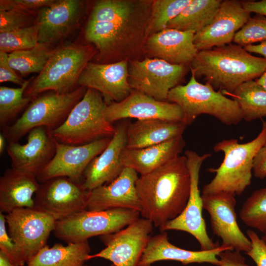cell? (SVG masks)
Here are the masks:
<instances>
[{
    "label": "cell",
    "mask_w": 266,
    "mask_h": 266,
    "mask_svg": "<svg viewBox=\"0 0 266 266\" xmlns=\"http://www.w3.org/2000/svg\"><path fill=\"white\" fill-rule=\"evenodd\" d=\"M151 0H100L93 6L85 28L86 40L99 64L140 60L144 55Z\"/></svg>",
    "instance_id": "cell-1"
},
{
    "label": "cell",
    "mask_w": 266,
    "mask_h": 266,
    "mask_svg": "<svg viewBox=\"0 0 266 266\" xmlns=\"http://www.w3.org/2000/svg\"><path fill=\"white\" fill-rule=\"evenodd\" d=\"M186 156H178L151 172L140 175L136 189L141 201L140 215L160 228L184 209L190 191Z\"/></svg>",
    "instance_id": "cell-2"
},
{
    "label": "cell",
    "mask_w": 266,
    "mask_h": 266,
    "mask_svg": "<svg viewBox=\"0 0 266 266\" xmlns=\"http://www.w3.org/2000/svg\"><path fill=\"white\" fill-rule=\"evenodd\" d=\"M189 68L196 79L202 78L215 90L231 95L240 85L264 73L266 58L231 43L199 51Z\"/></svg>",
    "instance_id": "cell-3"
},
{
    "label": "cell",
    "mask_w": 266,
    "mask_h": 266,
    "mask_svg": "<svg viewBox=\"0 0 266 266\" xmlns=\"http://www.w3.org/2000/svg\"><path fill=\"white\" fill-rule=\"evenodd\" d=\"M266 141V121H263L259 134L248 142L228 139L217 143L213 150L223 152L224 159L218 168L208 169L215 175L203 187L202 194L224 192L241 195L251 183L254 158Z\"/></svg>",
    "instance_id": "cell-4"
},
{
    "label": "cell",
    "mask_w": 266,
    "mask_h": 266,
    "mask_svg": "<svg viewBox=\"0 0 266 266\" xmlns=\"http://www.w3.org/2000/svg\"><path fill=\"white\" fill-rule=\"evenodd\" d=\"M97 53L91 44L71 43L57 48L42 71L31 81L24 97L33 100L47 91L64 94L75 90L83 69Z\"/></svg>",
    "instance_id": "cell-5"
},
{
    "label": "cell",
    "mask_w": 266,
    "mask_h": 266,
    "mask_svg": "<svg viewBox=\"0 0 266 266\" xmlns=\"http://www.w3.org/2000/svg\"><path fill=\"white\" fill-rule=\"evenodd\" d=\"M107 105L100 93L87 88L64 122L51 131L53 137L60 143L80 145L112 137L116 128L106 119Z\"/></svg>",
    "instance_id": "cell-6"
},
{
    "label": "cell",
    "mask_w": 266,
    "mask_h": 266,
    "mask_svg": "<svg viewBox=\"0 0 266 266\" xmlns=\"http://www.w3.org/2000/svg\"><path fill=\"white\" fill-rule=\"evenodd\" d=\"M167 100L181 107L183 123L186 126L202 114L214 117L227 126L236 125L243 120L235 100L227 98L207 83H200L193 73L186 85H178L169 92Z\"/></svg>",
    "instance_id": "cell-7"
},
{
    "label": "cell",
    "mask_w": 266,
    "mask_h": 266,
    "mask_svg": "<svg viewBox=\"0 0 266 266\" xmlns=\"http://www.w3.org/2000/svg\"><path fill=\"white\" fill-rule=\"evenodd\" d=\"M87 88L79 86L67 93L52 92L34 99L12 125L2 128L8 143L19 140L34 128L45 127L52 131L66 120L73 107L82 99Z\"/></svg>",
    "instance_id": "cell-8"
},
{
    "label": "cell",
    "mask_w": 266,
    "mask_h": 266,
    "mask_svg": "<svg viewBox=\"0 0 266 266\" xmlns=\"http://www.w3.org/2000/svg\"><path fill=\"white\" fill-rule=\"evenodd\" d=\"M140 215L137 210L123 208L85 210L57 220L53 232L67 244L81 242L93 236L116 233L138 219Z\"/></svg>",
    "instance_id": "cell-9"
},
{
    "label": "cell",
    "mask_w": 266,
    "mask_h": 266,
    "mask_svg": "<svg viewBox=\"0 0 266 266\" xmlns=\"http://www.w3.org/2000/svg\"><path fill=\"white\" fill-rule=\"evenodd\" d=\"M190 175V191L188 200L182 212L175 218L160 228L162 232L167 230L183 231L191 234L199 242L200 250L208 251L219 247L218 242H214L207 234L202 217L203 203L199 188L200 171L203 163L211 156L210 153L200 155L187 150L185 152Z\"/></svg>",
    "instance_id": "cell-10"
},
{
    "label": "cell",
    "mask_w": 266,
    "mask_h": 266,
    "mask_svg": "<svg viewBox=\"0 0 266 266\" xmlns=\"http://www.w3.org/2000/svg\"><path fill=\"white\" fill-rule=\"evenodd\" d=\"M189 68L145 57L129 62V83L132 89L164 101L169 92L184 81Z\"/></svg>",
    "instance_id": "cell-11"
},
{
    "label": "cell",
    "mask_w": 266,
    "mask_h": 266,
    "mask_svg": "<svg viewBox=\"0 0 266 266\" xmlns=\"http://www.w3.org/2000/svg\"><path fill=\"white\" fill-rule=\"evenodd\" d=\"M8 233L27 264L46 245L56 220L35 207L21 208L5 215Z\"/></svg>",
    "instance_id": "cell-12"
},
{
    "label": "cell",
    "mask_w": 266,
    "mask_h": 266,
    "mask_svg": "<svg viewBox=\"0 0 266 266\" xmlns=\"http://www.w3.org/2000/svg\"><path fill=\"white\" fill-rule=\"evenodd\" d=\"M89 191L81 182L64 176L40 183L34 197V207L58 220L87 209Z\"/></svg>",
    "instance_id": "cell-13"
},
{
    "label": "cell",
    "mask_w": 266,
    "mask_h": 266,
    "mask_svg": "<svg viewBox=\"0 0 266 266\" xmlns=\"http://www.w3.org/2000/svg\"><path fill=\"white\" fill-rule=\"evenodd\" d=\"M153 223L142 218L114 233L100 236L106 247L88 260L101 258L111 261L115 266H137L150 238Z\"/></svg>",
    "instance_id": "cell-14"
},
{
    "label": "cell",
    "mask_w": 266,
    "mask_h": 266,
    "mask_svg": "<svg viewBox=\"0 0 266 266\" xmlns=\"http://www.w3.org/2000/svg\"><path fill=\"white\" fill-rule=\"evenodd\" d=\"M235 196L224 192L202 194L203 208L209 213L213 233L221 238L222 245L246 253L251 248V242L238 225Z\"/></svg>",
    "instance_id": "cell-15"
},
{
    "label": "cell",
    "mask_w": 266,
    "mask_h": 266,
    "mask_svg": "<svg viewBox=\"0 0 266 266\" xmlns=\"http://www.w3.org/2000/svg\"><path fill=\"white\" fill-rule=\"evenodd\" d=\"M111 138H103L80 145L56 142V152L51 161L36 176L39 183L64 176L81 182L89 164L107 147Z\"/></svg>",
    "instance_id": "cell-16"
},
{
    "label": "cell",
    "mask_w": 266,
    "mask_h": 266,
    "mask_svg": "<svg viewBox=\"0 0 266 266\" xmlns=\"http://www.w3.org/2000/svg\"><path fill=\"white\" fill-rule=\"evenodd\" d=\"M250 17L242 1L222 0L211 22L195 34L196 48L200 51L231 44L235 33Z\"/></svg>",
    "instance_id": "cell-17"
},
{
    "label": "cell",
    "mask_w": 266,
    "mask_h": 266,
    "mask_svg": "<svg viewBox=\"0 0 266 266\" xmlns=\"http://www.w3.org/2000/svg\"><path fill=\"white\" fill-rule=\"evenodd\" d=\"M105 116L111 123L128 118L182 122L184 121L183 112L176 103L158 100L133 89L122 101L113 102L107 105Z\"/></svg>",
    "instance_id": "cell-18"
},
{
    "label": "cell",
    "mask_w": 266,
    "mask_h": 266,
    "mask_svg": "<svg viewBox=\"0 0 266 266\" xmlns=\"http://www.w3.org/2000/svg\"><path fill=\"white\" fill-rule=\"evenodd\" d=\"M85 8L82 0H58L38 10L35 22L38 43L53 45L66 38L79 26Z\"/></svg>",
    "instance_id": "cell-19"
},
{
    "label": "cell",
    "mask_w": 266,
    "mask_h": 266,
    "mask_svg": "<svg viewBox=\"0 0 266 266\" xmlns=\"http://www.w3.org/2000/svg\"><path fill=\"white\" fill-rule=\"evenodd\" d=\"M56 142L48 129H33L28 133L26 143H8L6 151L11 161V168L36 177L54 156Z\"/></svg>",
    "instance_id": "cell-20"
},
{
    "label": "cell",
    "mask_w": 266,
    "mask_h": 266,
    "mask_svg": "<svg viewBox=\"0 0 266 266\" xmlns=\"http://www.w3.org/2000/svg\"><path fill=\"white\" fill-rule=\"evenodd\" d=\"M128 68L127 60L110 64L90 62L81 74L78 85L98 91L107 105L120 102L132 90L128 80Z\"/></svg>",
    "instance_id": "cell-21"
},
{
    "label": "cell",
    "mask_w": 266,
    "mask_h": 266,
    "mask_svg": "<svg viewBox=\"0 0 266 266\" xmlns=\"http://www.w3.org/2000/svg\"><path fill=\"white\" fill-rule=\"evenodd\" d=\"M138 177L134 169L125 167L111 182L89 192L87 210L101 211L123 208L140 213L142 205L136 189Z\"/></svg>",
    "instance_id": "cell-22"
},
{
    "label": "cell",
    "mask_w": 266,
    "mask_h": 266,
    "mask_svg": "<svg viewBox=\"0 0 266 266\" xmlns=\"http://www.w3.org/2000/svg\"><path fill=\"white\" fill-rule=\"evenodd\" d=\"M128 124L123 123L115 132L105 149L95 158L85 170L82 179L84 188L90 191L115 179L125 167L121 157L126 147Z\"/></svg>",
    "instance_id": "cell-23"
},
{
    "label": "cell",
    "mask_w": 266,
    "mask_h": 266,
    "mask_svg": "<svg viewBox=\"0 0 266 266\" xmlns=\"http://www.w3.org/2000/svg\"><path fill=\"white\" fill-rule=\"evenodd\" d=\"M195 33L166 28L146 38L144 55L173 65L189 66L199 51L194 43Z\"/></svg>",
    "instance_id": "cell-24"
},
{
    "label": "cell",
    "mask_w": 266,
    "mask_h": 266,
    "mask_svg": "<svg viewBox=\"0 0 266 266\" xmlns=\"http://www.w3.org/2000/svg\"><path fill=\"white\" fill-rule=\"evenodd\" d=\"M230 248L221 245L208 251H191L177 247L170 243L165 232L151 236L139 260L137 266H148L160 261H175L184 265L192 263H209L219 266L217 256L220 252Z\"/></svg>",
    "instance_id": "cell-25"
},
{
    "label": "cell",
    "mask_w": 266,
    "mask_h": 266,
    "mask_svg": "<svg viewBox=\"0 0 266 266\" xmlns=\"http://www.w3.org/2000/svg\"><path fill=\"white\" fill-rule=\"evenodd\" d=\"M185 146L182 135L167 141L140 149L122 152L121 161L124 167L134 169L140 175L146 174L179 156Z\"/></svg>",
    "instance_id": "cell-26"
},
{
    "label": "cell",
    "mask_w": 266,
    "mask_h": 266,
    "mask_svg": "<svg viewBox=\"0 0 266 266\" xmlns=\"http://www.w3.org/2000/svg\"><path fill=\"white\" fill-rule=\"evenodd\" d=\"M39 186L35 176L8 168L0 178V212L34 207L33 197Z\"/></svg>",
    "instance_id": "cell-27"
},
{
    "label": "cell",
    "mask_w": 266,
    "mask_h": 266,
    "mask_svg": "<svg viewBox=\"0 0 266 266\" xmlns=\"http://www.w3.org/2000/svg\"><path fill=\"white\" fill-rule=\"evenodd\" d=\"M186 126L182 122L137 120L128 124L126 148L140 149L167 141L182 135Z\"/></svg>",
    "instance_id": "cell-28"
},
{
    "label": "cell",
    "mask_w": 266,
    "mask_h": 266,
    "mask_svg": "<svg viewBox=\"0 0 266 266\" xmlns=\"http://www.w3.org/2000/svg\"><path fill=\"white\" fill-rule=\"evenodd\" d=\"M91 251L87 241L68 243L64 246L56 243L47 245L28 263V266H84Z\"/></svg>",
    "instance_id": "cell-29"
},
{
    "label": "cell",
    "mask_w": 266,
    "mask_h": 266,
    "mask_svg": "<svg viewBox=\"0 0 266 266\" xmlns=\"http://www.w3.org/2000/svg\"><path fill=\"white\" fill-rule=\"evenodd\" d=\"M221 0H192L166 28L197 33L212 20Z\"/></svg>",
    "instance_id": "cell-30"
},
{
    "label": "cell",
    "mask_w": 266,
    "mask_h": 266,
    "mask_svg": "<svg viewBox=\"0 0 266 266\" xmlns=\"http://www.w3.org/2000/svg\"><path fill=\"white\" fill-rule=\"evenodd\" d=\"M231 95L237 102L243 120L251 122L266 117V90L255 80L241 84Z\"/></svg>",
    "instance_id": "cell-31"
},
{
    "label": "cell",
    "mask_w": 266,
    "mask_h": 266,
    "mask_svg": "<svg viewBox=\"0 0 266 266\" xmlns=\"http://www.w3.org/2000/svg\"><path fill=\"white\" fill-rule=\"evenodd\" d=\"M56 49L53 45L38 43L32 48L9 53L8 63L23 76L32 73H40Z\"/></svg>",
    "instance_id": "cell-32"
},
{
    "label": "cell",
    "mask_w": 266,
    "mask_h": 266,
    "mask_svg": "<svg viewBox=\"0 0 266 266\" xmlns=\"http://www.w3.org/2000/svg\"><path fill=\"white\" fill-rule=\"evenodd\" d=\"M192 0H153L147 25V38L166 29Z\"/></svg>",
    "instance_id": "cell-33"
},
{
    "label": "cell",
    "mask_w": 266,
    "mask_h": 266,
    "mask_svg": "<svg viewBox=\"0 0 266 266\" xmlns=\"http://www.w3.org/2000/svg\"><path fill=\"white\" fill-rule=\"evenodd\" d=\"M32 78L25 80L24 84L16 88L0 87V125L7 124L30 102L32 99L24 97V93Z\"/></svg>",
    "instance_id": "cell-34"
},
{
    "label": "cell",
    "mask_w": 266,
    "mask_h": 266,
    "mask_svg": "<svg viewBox=\"0 0 266 266\" xmlns=\"http://www.w3.org/2000/svg\"><path fill=\"white\" fill-rule=\"evenodd\" d=\"M239 212L246 225L266 234V187L254 191Z\"/></svg>",
    "instance_id": "cell-35"
},
{
    "label": "cell",
    "mask_w": 266,
    "mask_h": 266,
    "mask_svg": "<svg viewBox=\"0 0 266 266\" xmlns=\"http://www.w3.org/2000/svg\"><path fill=\"white\" fill-rule=\"evenodd\" d=\"M38 35L36 23L17 30L0 33V51L11 53L32 48L38 43Z\"/></svg>",
    "instance_id": "cell-36"
},
{
    "label": "cell",
    "mask_w": 266,
    "mask_h": 266,
    "mask_svg": "<svg viewBox=\"0 0 266 266\" xmlns=\"http://www.w3.org/2000/svg\"><path fill=\"white\" fill-rule=\"evenodd\" d=\"M266 41V16L257 14L251 17L235 33L233 41L242 47Z\"/></svg>",
    "instance_id": "cell-37"
},
{
    "label": "cell",
    "mask_w": 266,
    "mask_h": 266,
    "mask_svg": "<svg viewBox=\"0 0 266 266\" xmlns=\"http://www.w3.org/2000/svg\"><path fill=\"white\" fill-rule=\"evenodd\" d=\"M36 17L33 12L16 10L0 11V33L8 32L32 26Z\"/></svg>",
    "instance_id": "cell-38"
},
{
    "label": "cell",
    "mask_w": 266,
    "mask_h": 266,
    "mask_svg": "<svg viewBox=\"0 0 266 266\" xmlns=\"http://www.w3.org/2000/svg\"><path fill=\"white\" fill-rule=\"evenodd\" d=\"M5 215L0 212V250L15 266H24L26 263L17 245L9 236L6 229Z\"/></svg>",
    "instance_id": "cell-39"
},
{
    "label": "cell",
    "mask_w": 266,
    "mask_h": 266,
    "mask_svg": "<svg viewBox=\"0 0 266 266\" xmlns=\"http://www.w3.org/2000/svg\"><path fill=\"white\" fill-rule=\"evenodd\" d=\"M54 0H0V11L16 10L32 12L51 6Z\"/></svg>",
    "instance_id": "cell-40"
},
{
    "label": "cell",
    "mask_w": 266,
    "mask_h": 266,
    "mask_svg": "<svg viewBox=\"0 0 266 266\" xmlns=\"http://www.w3.org/2000/svg\"><path fill=\"white\" fill-rule=\"evenodd\" d=\"M246 233L251 242V248L246 254L257 266H266V243L254 231L248 230Z\"/></svg>",
    "instance_id": "cell-41"
},
{
    "label": "cell",
    "mask_w": 266,
    "mask_h": 266,
    "mask_svg": "<svg viewBox=\"0 0 266 266\" xmlns=\"http://www.w3.org/2000/svg\"><path fill=\"white\" fill-rule=\"evenodd\" d=\"M8 54L0 51V82H10L22 86L25 80L19 76L10 66Z\"/></svg>",
    "instance_id": "cell-42"
},
{
    "label": "cell",
    "mask_w": 266,
    "mask_h": 266,
    "mask_svg": "<svg viewBox=\"0 0 266 266\" xmlns=\"http://www.w3.org/2000/svg\"><path fill=\"white\" fill-rule=\"evenodd\" d=\"M219 266H250L245 263V259L240 252L226 250L219 253Z\"/></svg>",
    "instance_id": "cell-43"
},
{
    "label": "cell",
    "mask_w": 266,
    "mask_h": 266,
    "mask_svg": "<svg viewBox=\"0 0 266 266\" xmlns=\"http://www.w3.org/2000/svg\"><path fill=\"white\" fill-rule=\"evenodd\" d=\"M253 172L257 178L263 179L266 178V141L254 158Z\"/></svg>",
    "instance_id": "cell-44"
},
{
    "label": "cell",
    "mask_w": 266,
    "mask_h": 266,
    "mask_svg": "<svg viewBox=\"0 0 266 266\" xmlns=\"http://www.w3.org/2000/svg\"><path fill=\"white\" fill-rule=\"evenodd\" d=\"M242 3L243 8L249 13L253 12L266 16V0L242 1Z\"/></svg>",
    "instance_id": "cell-45"
},
{
    "label": "cell",
    "mask_w": 266,
    "mask_h": 266,
    "mask_svg": "<svg viewBox=\"0 0 266 266\" xmlns=\"http://www.w3.org/2000/svg\"><path fill=\"white\" fill-rule=\"evenodd\" d=\"M250 53H256L262 55L266 58V41L258 44H251L243 47Z\"/></svg>",
    "instance_id": "cell-46"
},
{
    "label": "cell",
    "mask_w": 266,
    "mask_h": 266,
    "mask_svg": "<svg viewBox=\"0 0 266 266\" xmlns=\"http://www.w3.org/2000/svg\"><path fill=\"white\" fill-rule=\"evenodd\" d=\"M0 266H15L11 263L5 254L0 250Z\"/></svg>",
    "instance_id": "cell-47"
},
{
    "label": "cell",
    "mask_w": 266,
    "mask_h": 266,
    "mask_svg": "<svg viewBox=\"0 0 266 266\" xmlns=\"http://www.w3.org/2000/svg\"><path fill=\"white\" fill-rule=\"evenodd\" d=\"M256 82L266 90V69L258 78L255 79Z\"/></svg>",
    "instance_id": "cell-48"
},
{
    "label": "cell",
    "mask_w": 266,
    "mask_h": 266,
    "mask_svg": "<svg viewBox=\"0 0 266 266\" xmlns=\"http://www.w3.org/2000/svg\"><path fill=\"white\" fill-rule=\"evenodd\" d=\"M6 138L2 133L0 134V153L2 154L5 146Z\"/></svg>",
    "instance_id": "cell-49"
},
{
    "label": "cell",
    "mask_w": 266,
    "mask_h": 266,
    "mask_svg": "<svg viewBox=\"0 0 266 266\" xmlns=\"http://www.w3.org/2000/svg\"><path fill=\"white\" fill-rule=\"evenodd\" d=\"M262 240L266 243V234H264L262 237Z\"/></svg>",
    "instance_id": "cell-50"
},
{
    "label": "cell",
    "mask_w": 266,
    "mask_h": 266,
    "mask_svg": "<svg viewBox=\"0 0 266 266\" xmlns=\"http://www.w3.org/2000/svg\"><path fill=\"white\" fill-rule=\"evenodd\" d=\"M110 266H115L113 264H112Z\"/></svg>",
    "instance_id": "cell-51"
},
{
    "label": "cell",
    "mask_w": 266,
    "mask_h": 266,
    "mask_svg": "<svg viewBox=\"0 0 266 266\" xmlns=\"http://www.w3.org/2000/svg\"><path fill=\"white\" fill-rule=\"evenodd\" d=\"M151 266V265H149V266Z\"/></svg>",
    "instance_id": "cell-52"
}]
</instances>
